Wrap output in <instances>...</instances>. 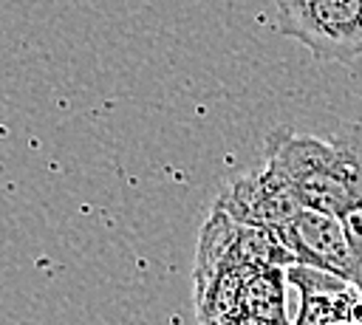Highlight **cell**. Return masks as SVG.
<instances>
[{
	"instance_id": "1",
	"label": "cell",
	"mask_w": 362,
	"mask_h": 325,
	"mask_svg": "<svg viewBox=\"0 0 362 325\" xmlns=\"http://www.w3.org/2000/svg\"><path fill=\"white\" fill-rule=\"evenodd\" d=\"M263 158L277 167L305 209L345 218L362 206V124H342L325 138L277 127L266 136Z\"/></svg>"
},
{
	"instance_id": "2",
	"label": "cell",
	"mask_w": 362,
	"mask_h": 325,
	"mask_svg": "<svg viewBox=\"0 0 362 325\" xmlns=\"http://www.w3.org/2000/svg\"><path fill=\"white\" fill-rule=\"evenodd\" d=\"M277 28L325 62L362 59V0H274Z\"/></svg>"
},
{
	"instance_id": "3",
	"label": "cell",
	"mask_w": 362,
	"mask_h": 325,
	"mask_svg": "<svg viewBox=\"0 0 362 325\" xmlns=\"http://www.w3.org/2000/svg\"><path fill=\"white\" fill-rule=\"evenodd\" d=\"M215 209L226 212L232 220L243 226H257V229H280L286 226L303 203L286 184V178L277 172L272 161L263 158L260 167L240 172L215 201Z\"/></svg>"
},
{
	"instance_id": "4",
	"label": "cell",
	"mask_w": 362,
	"mask_h": 325,
	"mask_svg": "<svg viewBox=\"0 0 362 325\" xmlns=\"http://www.w3.org/2000/svg\"><path fill=\"white\" fill-rule=\"evenodd\" d=\"M277 240L283 243V249L291 254L294 263L328 271L351 285L359 283L356 274V263L354 254L348 249L345 232H342V220L314 212V209H300L286 226L274 229Z\"/></svg>"
},
{
	"instance_id": "5",
	"label": "cell",
	"mask_w": 362,
	"mask_h": 325,
	"mask_svg": "<svg viewBox=\"0 0 362 325\" xmlns=\"http://www.w3.org/2000/svg\"><path fill=\"white\" fill-rule=\"evenodd\" d=\"M286 280L300 291V314L294 325H342L351 305L359 300L356 285L303 263H291Z\"/></svg>"
},
{
	"instance_id": "6",
	"label": "cell",
	"mask_w": 362,
	"mask_h": 325,
	"mask_svg": "<svg viewBox=\"0 0 362 325\" xmlns=\"http://www.w3.org/2000/svg\"><path fill=\"white\" fill-rule=\"evenodd\" d=\"M342 220V232H345V240H348V249L354 254V263H356V274H359V283L356 288L362 285V206L351 209Z\"/></svg>"
},
{
	"instance_id": "7",
	"label": "cell",
	"mask_w": 362,
	"mask_h": 325,
	"mask_svg": "<svg viewBox=\"0 0 362 325\" xmlns=\"http://www.w3.org/2000/svg\"><path fill=\"white\" fill-rule=\"evenodd\" d=\"M342 325H362V302H359V300L351 305V311H348V317L342 319Z\"/></svg>"
}]
</instances>
